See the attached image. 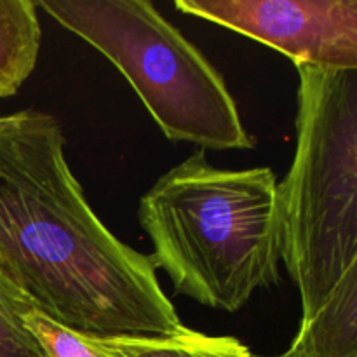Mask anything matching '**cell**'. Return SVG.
<instances>
[{"label": "cell", "instance_id": "cell-5", "mask_svg": "<svg viewBox=\"0 0 357 357\" xmlns=\"http://www.w3.org/2000/svg\"><path fill=\"white\" fill-rule=\"evenodd\" d=\"M174 7L268 45L295 66L357 70V0H176Z\"/></svg>", "mask_w": 357, "mask_h": 357}, {"label": "cell", "instance_id": "cell-7", "mask_svg": "<svg viewBox=\"0 0 357 357\" xmlns=\"http://www.w3.org/2000/svg\"><path fill=\"white\" fill-rule=\"evenodd\" d=\"M33 0H0V98L20 91L40 52V21Z\"/></svg>", "mask_w": 357, "mask_h": 357}, {"label": "cell", "instance_id": "cell-3", "mask_svg": "<svg viewBox=\"0 0 357 357\" xmlns=\"http://www.w3.org/2000/svg\"><path fill=\"white\" fill-rule=\"evenodd\" d=\"M296 72V146L278 204L281 260L307 321L357 265V70Z\"/></svg>", "mask_w": 357, "mask_h": 357}, {"label": "cell", "instance_id": "cell-8", "mask_svg": "<svg viewBox=\"0 0 357 357\" xmlns=\"http://www.w3.org/2000/svg\"><path fill=\"white\" fill-rule=\"evenodd\" d=\"M107 357H255L234 337H215L181 326L160 337L87 338Z\"/></svg>", "mask_w": 357, "mask_h": 357}, {"label": "cell", "instance_id": "cell-2", "mask_svg": "<svg viewBox=\"0 0 357 357\" xmlns=\"http://www.w3.org/2000/svg\"><path fill=\"white\" fill-rule=\"evenodd\" d=\"M138 220L155 267L178 295L209 309L236 312L281 279L278 178L268 167L223 169L197 150L143 195Z\"/></svg>", "mask_w": 357, "mask_h": 357}, {"label": "cell", "instance_id": "cell-9", "mask_svg": "<svg viewBox=\"0 0 357 357\" xmlns=\"http://www.w3.org/2000/svg\"><path fill=\"white\" fill-rule=\"evenodd\" d=\"M31 309L33 305L0 278V357H47L24 326L23 314Z\"/></svg>", "mask_w": 357, "mask_h": 357}, {"label": "cell", "instance_id": "cell-10", "mask_svg": "<svg viewBox=\"0 0 357 357\" xmlns=\"http://www.w3.org/2000/svg\"><path fill=\"white\" fill-rule=\"evenodd\" d=\"M24 326L37 338L47 357H107L101 354L87 338L54 323L38 310L23 314Z\"/></svg>", "mask_w": 357, "mask_h": 357}, {"label": "cell", "instance_id": "cell-6", "mask_svg": "<svg viewBox=\"0 0 357 357\" xmlns=\"http://www.w3.org/2000/svg\"><path fill=\"white\" fill-rule=\"evenodd\" d=\"M293 345L303 357H357V265L310 319L300 321Z\"/></svg>", "mask_w": 357, "mask_h": 357}, {"label": "cell", "instance_id": "cell-11", "mask_svg": "<svg viewBox=\"0 0 357 357\" xmlns=\"http://www.w3.org/2000/svg\"><path fill=\"white\" fill-rule=\"evenodd\" d=\"M255 357H257V356H255ZM274 357H303V354H302V351L296 347V345L291 344V347H289L288 351L282 352V354H279V356H274Z\"/></svg>", "mask_w": 357, "mask_h": 357}, {"label": "cell", "instance_id": "cell-1", "mask_svg": "<svg viewBox=\"0 0 357 357\" xmlns=\"http://www.w3.org/2000/svg\"><path fill=\"white\" fill-rule=\"evenodd\" d=\"M0 278L84 338L180 330L150 255L122 243L87 202L52 115H0Z\"/></svg>", "mask_w": 357, "mask_h": 357}, {"label": "cell", "instance_id": "cell-4", "mask_svg": "<svg viewBox=\"0 0 357 357\" xmlns=\"http://www.w3.org/2000/svg\"><path fill=\"white\" fill-rule=\"evenodd\" d=\"M128 79L169 142L253 149L222 73L146 0H38Z\"/></svg>", "mask_w": 357, "mask_h": 357}]
</instances>
